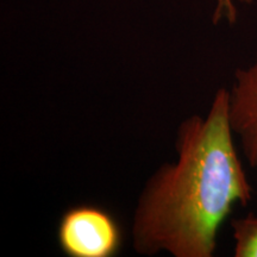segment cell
Instances as JSON below:
<instances>
[{
    "mask_svg": "<svg viewBox=\"0 0 257 257\" xmlns=\"http://www.w3.org/2000/svg\"><path fill=\"white\" fill-rule=\"evenodd\" d=\"M212 23L226 24L232 27L238 21L239 5H251L253 0H213Z\"/></svg>",
    "mask_w": 257,
    "mask_h": 257,
    "instance_id": "5",
    "label": "cell"
},
{
    "mask_svg": "<svg viewBox=\"0 0 257 257\" xmlns=\"http://www.w3.org/2000/svg\"><path fill=\"white\" fill-rule=\"evenodd\" d=\"M234 257H257V214L231 220Z\"/></svg>",
    "mask_w": 257,
    "mask_h": 257,
    "instance_id": "4",
    "label": "cell"
},
{
    "mask_svg": "<svg viewBox=\"0 0 257 257\" xmlns=\"http://www.w3.org/2000/svg\"><path fill=\"white\" fill-rule=\"evenodd\" d=\"M178 159L160 166L138 195L134 250L138 255L212 257L220 226L252 188L229 120V91L218 89L206 115L193 114L176 130Z\"/></svg>",
    "mask_w": 257,
    "mask_h": 257,
    "instance_id": "1",
    "label": "cell"
},
{
    "mask_svg": "<svg viewBox=\"0 0 257 257\" xmlns=\"http://www.w3.org/2000/svg\"><path fill=\"white\" fill-rule=\"evenodd\" d=\"M229 91V120L244 159L257 174V56L237 68Z\"/></svg>",
    "mask_w": 257,
    "mask_h": 257,
    "instance_id": "3",
    "label": "cell"
},
{
    "mask_svg": "<svg viewBox=\"0 0 257 257\" xmlns=\"http://www.w3.org/2000/svg\"><path fill=\"white\" fill-rule=\"evenodd\" d=\"M57 243L68 257H112L120 250L123 233L110 212L95 205L80 204L61 216Z\"/></svg>",
    "mask_w": 257,
    "mask_h": 257,
    "instance_id": "2",
    "label": "cell"
}]
</instances>
